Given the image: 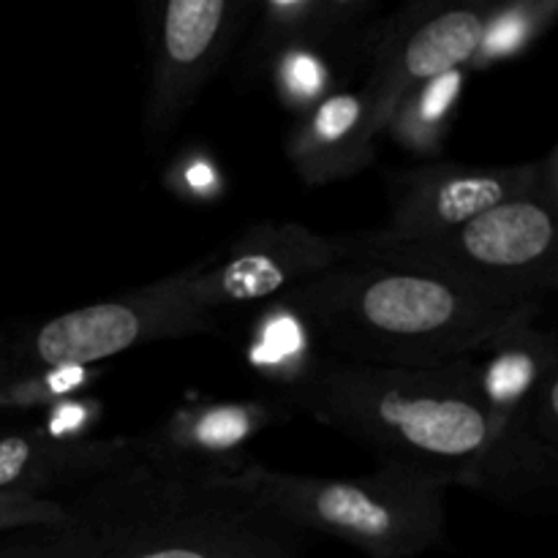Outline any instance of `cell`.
Instances as JSON below:
<instances>
[{
    "label": "cell",
    "instance_id": "1",
    "mask_svg": "<svg viewBox=\"0 0 558 558\" xmlns=\"http://www.w3.org/2000/svg\"><path fill=\"white\" fill-rule=\"evenodd\" d=\"M229 466L131 441L58 494L63 523L0 537V558H298L308 532L240 488Z\"/></svg>",
    "mask_w": 558,
    "mask_h": 558
},
{
    "label": "cell",
    "instance_id": "2",
    "mask_svg": "<svg viewBox=\"0 0 558 558\" xmlns=\"http://www.w3.org/2000/svg\"><path fill=\"white\" fill-rule=\"evenodd\" d=\"M278 305L308 327L325 357L379 368L461 363L543 308L407 262L352 254Z\"/></svg>",
    "mask_w": 558,
    "mask_h": 558
},
{
    "label": "cell",
    "instance_id": "3",
    "mask_svg": "<svg viewBox=\"0 0 558 558\" xmlns=\"http://www.w3.org/2000/svg\"><path fill=\"white\" fill-rule=\"evenodd\" d=\"M287 403L368 447L379 463L461 485L501 423L488 412L469 360L441 368H379L316 357L283 385Z\"/></svg>",
    "mask_w": 558,
    "mask_h": 558
},
{
    "label": "cell",
    "instance_id": "4",
    "mask_svg": "<svg viewBox=\"0 0 558 558\" xmlns=\"http://www.w3.org/2000/svg\"><path fill=\"white\" fill-rule=\"evenodd\" d=\"M234 483L308 534L354 545L368 558H420L445 534L450 480L379 463L365 477H300L232 463Z\"/></svg>",
    "mask_w": 558,
    "mask_h": 558
},
{
    "label": "cell",
    "instance_id": "5",
    "mask_svg": "<svg viewBox=\"0 0 558 558\" xmlns=\"http://www.w3.org/2000/svg\"><path fill=\"white\" fill-rule=\"evenodd\" d=\"M556 189L532 191L434 238L381 243L343 240L352 256H381L425 267L469 287L543 303L558 281Z\"/></svg>",
    "mask_w": 558,
    "mask_h": 558
},
{
    "label": "cell",
    "instance_id": "6",
    "mask_svg": "<svg viewBox=\"0 0 558 558\" xmlns=\"http://www.w3.org/2000/svg\"><path fill=\"white\" fill-rule=\"evenodd\" d=\"M218 322L191 294V270L150 283L125 298L82 305L41 322L14 347L27 374H69L161 338L213 330Z\"/></svg>",
    "mask_w": 558,
    "mask_h": 558
},
{
    "label": "cell",
    "instance_id": "7",
    "mask_svg": "<svg viewBox=\"0 0 558 558\" xmlns=\"http://www.w3.org/2000/svg\"><path fill=\"white\" fill-rule=\"evenodd\" d=\"M343 256V240L322 238L300 223H259L189 267L191 294L218 322L227 311L278 305Z\"/></svg>",
    "mask_w": 558,
    "mask_h": 558
},
{
    "label": "cell",
    "instance_id": "8",
    "mask_svg": "<svg viewBox=\"0 0 558 558\" xmlns=\"http://www.w3.org/2000/svg\"><path fill=\"white\" fill-rule=\"evenodd\" d=\"M554 185L545 163L526 167H463L434 163L390 180V223L368 238L409 243L469 223L472 218Z\"/></svg>",
    "mask_w": 558,
    "mask_h": 558
},
{
    "label": "cell",
    "instance_id": "9",
    "mask_svg": "<svg viewBox=\"0 0 558 558\" xmlns=\"http://www.w3.org/2000/svg\"><path fill=\"white\" fill-rule=\"evenodd\" d=\"M245 11V3L227 0H172L163 5L145 107L147 134H172L221 65Z\"/></svg>",
    "mask_w": 558,
    "mask_h": 558
},
{
    "label": "cell",
    "instance_id": "10",
    "mask_svg": "<svg viewBox=\"0 0 558 558\" xmlns=\"http://www.w3.org/2000/svg\"><path fill=\"white\" fill-rule=\"evenodd\" d=\"M488 22L485 9L477 5L447 9L409 25L398 41L385 44V58L368 80L385 129L414 93L456 74V69L477 58Z\"/></svg>",
    "mask_w": 558,
    "mask_h": 558
},
{
    "label": "cell",
    "instance_id": "11",
    "mask_svg": "<svg viewBox=\"0 0 558 558\" xmlns=\"http://www.w3.org/2000/svg\"><path fill=\"white\" fill-rule=\"evenodd\" d=\"M385 131L374 90L332 93L294 129L289 156L311 185L332 183L368 167L374 140Z\"/></svg>",
    "mask_w": 558,
    "mask_h": 558
},
{
    "label": "cell",
    "instance_id": "12",
    "mask_svg": "<svg viewBox=\"0 0 558 558\" xmlns=\"http://www.w3.org/2000/svg\"><path fill=\"white\" fill-rule=\"evenodd\" d=\"M129 439H80L47 430L0 436V494L58 496L107 469Z\"/></svg>",
    "mask_w": 558,
    "mask_h": 558
},
{
    "label": "cell",
    "instance_id": "13",
    "mask_svg": "<svg viewBox=\"0 0 558 558\" xmlns=\"http://www.w3.org/2000/svg\"><path fill=\"white\" fill-rule=\"evenodd\" d=\"M488 412L518 423L539 392L558 381V347L554 332H539L534 322L518 325L466 357Z\"/></svg>",
    "mask_w": 558,
    "mask_h": 558
},
{
    "label": "cell",
    "instance_id": "14",
    "mask_svg": "<svg viewBox=\"0 0 558 558\" xmlns=\"http://www.w3.org/2000/svg\"><path fill=\"white\" fill-rule=\"evenodd\" d=\"M556 466V445L539 439L523 425L505 423L461 485L490 496L499 505L526 507L554 494Z\"/></svg>",
    "mask_w": 558,
    "mask_h": 558
},
{
    "label": "cell",
    "instance_id": "15",
    "mask_svg": "<svg viewBox=\"0 0 558 558\" xmlns=\"http://www.w3.org/2000/svg\"><path fill=\"white\" fill-rule=\"evenodd\" d=\"M65 521V510L58 496L0 494V537L25 529L58 526Z\"/></svg>",
    "mask_w": 558,
    "mask_h": 558
}]
</instances>
